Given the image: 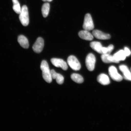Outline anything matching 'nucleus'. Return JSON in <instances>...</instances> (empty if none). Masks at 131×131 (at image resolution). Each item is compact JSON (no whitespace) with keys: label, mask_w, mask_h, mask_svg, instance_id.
<instances>
[{"label":"nucleus","mask_w":131,"mask_h":131,"mask_svg":"<svg viewBox=\"0 0 131 131\" xmlns=\"http://www.w3.org/2000/svg\"><path fill=\"white\" fill-rule=\"evenodd\" d=\"M40 69L42 72V76L43 79L47 83H51L52 78L51 70L49 68L48 63L46 60H42L41 62Z\"/></svg>","instance_id":"obj_1"},{"label":"nucleus","mask_w":131,"mask_h":131,"mask_svg":"<svg viewBox=\"0 0 131 131\" xmlns=\"http://www.w3.org/2000/svg\"><path fill=\"white\" fill-rule=\"evenodd\" d=\"M19 18L21 24L24 26H27L29 24V19L28 9L24 5L21 8V12L19 14Z\"/></svg>","instance_id":"obj_2"},{"label":"nucleus","mask_w":131,"mask_h":131,"mask_svg":"<svg viewBox=\"0 0 131 131\" xmlns=\"http://www.w3.org/2000/svg\"><path fill=\"white\" fill-rule=\"evenodd\" d=\"M68 64L73 70L77 71L81 69V65L76 57L73 55L70 56L67 60Z\"/></svg>","instance_id":"obj_3"},{"label":"nucleus","mask_w":131,"mask_h":131,"mask_svg":"<svg viewBox=\"0 0 131 131\" xmlns=\"http://www.w3.org/2000/svg\"><path fill=\"white\" fill-rule=\"evenodd\" d=\"M96 61L95 56L92 53L88 54L86 59L85 63L86 68L89 71H93L94 70Z\"/></svg>","instance_id":"obj_4"},{"label":"nucleus","mask_w":131,"mask_h":131,"mask_svg":"<svg viewBox=\"0 0 131 131\" xmlns=\"http://www.w3.org/2000/svg\"><path fill=\"white\" fill-rule=\"evenodd\" d=\"M83 27L84 30L88 31L94 29V24L91 14H88L85 16Z\"/></svg>","instance_id":"obj_5"},{"label":"nucleus","mask_w":131,"mask_h":131,"mask_svg":"<svg viewBox=\"0 0 131 131\" xmlns=\"http://www.w3.org/2000/svg\"><path fill=\"white\" fill-rule=\"evenodd\" d=\"M109 73L111 78L117 82L122 81L123 79L122 76L118 72L117 69L114 66H111L108 69Z\"/></svg>","instance_id":"obj_6"},{"label":"nucleus","mask_w":131,"mask_h":131,"mask_svg":"<svg viewBox=\"0 0 131 131\" xmlns=\"http://www.w3.org/2000/svg\"><path fill=\"white\" fill-rule=\"evenodd\" d=\"M52 64L57 68H60L63 70L68 69V65L67 63L62 59L53 58L51 60Z\"/></svg>","instance_id":"obj_7"},{"label":"nucleus","mask_w":131,"mask_h":131,"mask_svg":"<svg viewBox=\"0 0 131 131\" xmlns=\"http://www.w3.org/2000/svg\"><path fill=\"white\" fill-rule=\"evenodd\" d=\"M44 46V41L42 38L39 37L37 39L32 46L34 51L36 53H39L42 51Z\"/></svg>","instance_id":"obj_8"},{"label":"nucleus","mask_w":131,"mask_h":131,"mask_svg":"<svg viewBox=\"0 0 131 131\" xmlns=\"http://www.w3.org/2000/svg\"><path fill=\"white\" fill-rule=\"evenodd\" d=\"M92 35L94 37L98 39L102 40H108L111 38L109 34L104 33L98 30H94L92 32Z\"/></svg>","instance_id":"obj_9"},{"label":"nucleus","mask_w":131,"mask_h":131,"mask_svg":"<svg viewBox=\"0 0 131 131\" xmlns=\"http://www.w3.org/2000/svg\"><path fill=\"white\" fill-rule=\"evenodd\" d=\"M119 68V70L123 74L124 78L126 80L131 81V73L126 66L121 65Z\"/></svg>","instance_id":"obj_10"},{"label":"nucleus","mask_w":131,"mask_h":131,"mask_svg":"<svg viewBox=\"0 0 131 131\" xmlns=\"http://www.w3.org/2000/svg\"><path fill=\"white\" fill-rule=\"evenodd\" d=\"M101 58L102 61L105 63H119V62L117 61L114 58L113 56L111 55L110 54H102L101 56Z\"/></svg>","instance_id":"obj_11"},{"label":"nucleus","mask_w":131,"mask_h":131,"mask_svg":"<svg viewBox=\"0 0 131 131\" xmlns=\"http://www.w3.org/2000/svg\"><path fill=\"white\" fill-rule=\"evenodd\" d=\"M78 35L81 38L85 40L91 41L94 38L93 35L86 30L80 31L78 33Z\"/></svg>","instance_id":"obj_12"},{"label":"nucleus","mask_w":131,"mask_h":131,"mask_svg":"<svg viewBox=\"0 0 131 131\" xmlns=\"http://www.w3.org/2000/svg\"><path fill=\"white\" fill-rule=\"evenodd\" d=\"M97 80L98 82L103 85H108L110 83L109 77L104 73L99 75L97 77Z\"/></svg>","instance_id":"obj_13"},{"label":"nucleus","mask_w":131,"mask_h":131,"mask_svg":"<svg viewBox=\"0 0 131 131\" xmlns=\"http://www.w3.org/2000/svg\"><path fill=\"white\" fill-rule=\"evenodd\" d=\"M18 41L23 48L25 49L28 48L29 43L28 40L24 36L20 35L18 37Z\"/></svg>","instance_id":"obj_14"},{"label":"nucleus","mask_w":131,"mask_h":131,"mask_svg":"<svg viewBox=\"0 0 131 131\" xmlns=\"http://www.w3.org/2000/svg\"><path fill=\"white\" fill-rule=\"evenodd\" d=\"M90 47L95 51L98 53L102 54V49L103 47L100 42L97 41L91 42L90 43Z\"/></svg>","instance_id":"obj_15"},{"label":"nucleus","mask_w":131,"mask_h":131,"mask_svg":"<svg viewBox=\"0 0 131 131\" xmlns=\"http://www.w3.org/2000/svg\"><path fill=\"white\" fill-rule=\"evenodd\" d=\"M113 56L115 59L119 62L120 61L125 60L126 57H127L124 50H123L119 51Z\"/></svg>","instance_id":"obj_16"},{"label":"nucleus","mask_w":131,"mask_h":131,"mask_svg":"<svg viewBox=\"0 0 131 131\" xmlns=\"http://www.w3.org/2000/svg\"><path fill=\"white\" fill-rule=\"evenodd\" d=\"M50 9V5L48 3H45L42 5V13L44 17H47L49 14Z\"/></svg>","instance_id":"obj_17"},{"label":"nucleus","mask_w":131,"mask_h":131,"mask_svg":"<svg viewBox=\"0 0 131 131\" xmlns=\"http://www.w3.org/2000/svg\"><path fill=\"white\" fill-rule=\"evenodd\" d=\"M71 78L73 81L78 83H81L84 81L83 77L78 74H72L71 75Z\"/></svg>","instance_id":"obj_18"},{"label":"nucleus","mask_w":131,"mask_h":131,"mask_svg":"<svg viewBox=\"0 0 131 131\" xmlns=\"http://www.w3.org/2000/svg\"><path fill=\"white\" fill-rule=\"evenodd\" d=\"M13 6V9L16 14H19L21 12V8L18 0H12Z\"/></svg>","instance_id":"obj_19"},{"label":"nucleus","mask_w":131,"mask_h":131,"mask_svg":"<svg viewBox=\"0 0 131 131\" xmlns=\"http://www.w3.org/2000/svg\"><path fill=\"white\" fill-rule=\"evenodd\" d=\"M114 49V46L112 45H110L107 47H103L102 49V54H110Z\"/></svg>","instance_id":"obj_20"},{"label":"nucleus","mask_w":131,"mask_h":131,"mask_svg":"<svg viewBox=\"0 0 131 131\" xmlns=\"http://www.w3.org/2000/svg\"><path fill=\"white\" fill-rule=\"evenodd\" d=\"M55 79L56 80L57 83L59 84H62L63 83L64 78L60 74L57 73Z\"/></svg>","instance_id":"obj_21"},{"label":"nucleus","mask_w":131,"mask_h":131,"mask_svg":"<svg viewBox=\"0 0 131 131\" xmlns=\"http://www.w3.org/2000/svg\"><path fill=\"white\" fill-rule=\"evenodd\" d=\"M124 50L126 57L129 56L131 54L130 51L127 47H125Z\"/></svg>","instance_id":"obj_22"},{"label":"nucleus","mask_w":131,"mask_h":131,"mask_svg":"<svg viewBox=\"0 0 131 131\" xmlns=\"http://www.w3.org/2000/svg\"><path fill=\"white\" fill-rule=\"evenodd\" d=\"M51 73L52 78L53 79H55L57 73L54 70H51Z\"/></svg>","instance_id":"obj_23"},{"label":"nucleus","mask_w":131,"mask_h":131,"mask_svg":"<svg viewBox=\"0 0 131 131\" xmlns=\"http://www.w3.org/2000/svg\"><path fill=\"white\" fill-rule=\"evenodd\" d=\"M42 1L44 2L47 1L49 2H51V1H53V0H42Z\"/></svg>","instance_id":"obj_24"}]
</instances>
